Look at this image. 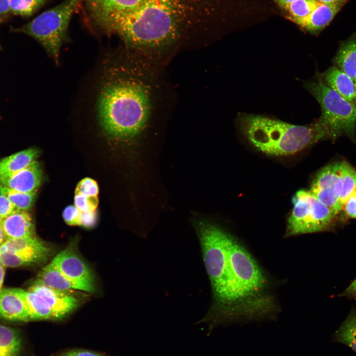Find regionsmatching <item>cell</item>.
<instances>
[{"mask_svg": "<svg viewBox=\"0 0 356 356\" xmlns=\"http://www.w3.org/2000/svg\"><path fill=\"white\" fill-rule=\"evenodd\" d=\"M98 205L97 196H87L75 194L74 206L82 212H95Z\"/></svg>", "mask_w": 356, "mask_h": 356, "instance_id": "28", "label": "cell"}, {"mask_svg": "<svg viewBox=\"0 0 356 356\" xmlns=\"http://www.w3.org/2000/svg\"><path fill=\"white\" fill-rule=\"evenodd\" d=\"M354 81L356 78V35L341 42L332 60Z\"/></svg>", "mask_w": 356, "mask_h": 356, "instance_id": "19", "label": "cell"}, {"mask_svg": "<svg viewBox=\"0 0 356 356\" xmlns=\"http://www.w3.org/2000/svg\"><path fill=\"white\" fill-rule=\"evenodd\" d=\"M39 154L36 148H31L3 158L0 160V178L9 176L28 167Z\"/></svg>", "mask_w": 356, "mask_h": 356, "instance_id": "21", "label": "cell"}, {"mask_svg": "<svg viewBox=\"0 0 356 356\" xmlns=\"http://www.w3.org/2000/svg\"><path fill=\"white\" fill-rule=\"evenodd\" d=\"M228 254L235 292L240 300L262 288L264 277L251 256L231 236Z\"/></svg>", "mask_w": 356, "mask_h": 356, "instance_id": "9", "label": "cell"}, {"mask_svg": "<svg viewBox=\"0 0 356 356\" xmlns=\"http://www.w3.org/2000/svg\"><path fill=\"white\" fill-rule=\"evenodd\" d=\"M59 356H108L103 354L85 349H73L61 353Z\"/></svg>", "mask_w": 356, "mask_h": 356, "instance_id": "33", "label": "cell"}, {"mask_svg": "<svg viewBox=\"0 0 356 356\" xmlns=\"http://www.w3.org/2000/svg\"><path fill=\"white\" fill-rule=\"evenodd\" d=\"M50 249L35 236L18 239H6L0 245V263L15 267L43 261Z\"/></svg>", "mask_w": 356, "mask_h": 356, "instance_id": "10", "label": "cell"}, {"mask_svg": "<svg viewBox=\"0 0 356 356\" xmlns=\"http://www.w3.org/2000/svg\"><path fill=\"white\" fill-rule=\"evenodd\" d=\"M22 345L18 330L0 325V356H18Z\"/></svg>", "mask_w": 356, "mask_h": 356, "instance_id": "22", "label": "cell"}, {"mask_svg": "<svg viewBox=\"0 0 356 356\" xmlns=\"http://www.w3.org/2000/svg\"><path fill=\"white\" fill-rule=\"evenodd\" d=\"M34 283L64 292L72 290H81L79 286L67 278L51 263L40 271Z\"/></svg>", "mask_w": 356, "mask_h": 356, "instance_id": "20", "label": "cell"}, {"mask_svg": "<svg viewBox=\"0 0 356 356\" xmlns=\"http://www.w3.org/2000/svg\"><path fill=\"white\" fill-rule=\"evenodd\" d=\"M351 218H356V187L343 205L342 209Z\"/></svg>", "mask_w": 356, "mask_h": 356, "instance_id": "31", "label": "cell"}, {"mask_svg": "<svg viewBox=\"0 0 356 356\" xmlns=\"http://www.w3.org/2000/svg\"><path fill=\"white\" fill-rule=\"evenodd\" d=\"M341 296L347 297H356V278L348 288L340 295Z\"/></svg>", "mask_w": 356, "mask_h": 356, "instance_id": "36", "label": "cell"}, {"mask_svg": "<svg viewBox=\"0 0 356 356\" xmlns=\"http://www.w3.org/2000/svg\"><path fill=\"white\" fill-rule=\"evenodd\" d=\"M91 19L131 9L143 0H84Z\"/></svg>", "mask_w": 356, "mask_h": 356, "instance_id": "18", "label": "cell"}, {"mask_svg": "<svg viewBox=\"0 0 356 356\" xmlns=\"http://www.w3.org/2000/svg\"><path fill=\"white\" fill-rule=\"evenodd\" d=\"M292 203L293 208L287 224L289 235L325 230L331 226L336 216L310 190L298 191Z\"/></svg>", "mask_w": 356, "mask_h": 356, "instance_id": "7", "label": "cell"}, {"mask_svg": "<svg viewBox=\"0 0 356 356\" xmlns=\"http://www.w3.org/2000/svg\"><path fill=\"white\" fill-rule=\"evenodd\" d=\"M305 87L319 104L321 113L318 119L329 130L332 140L345 135L356 142V105L327 86L318 73L305 82Z\"/></svg>", "mask_w": 356, "mask_h": 356, "instance_id": "6", "label": "cell"}, {"mask_svg": "<svg viewBox=\"0 0 356 356\" xmlns=\"http://www.w3.org/2000/svg\"><path fill=\"white\" fill-rule=\"evenodd\" d=\"M6 239H18L35 236L32 218L27 211L15 210L0 220Z\"/></svg>", "mask_w": 356, "mask_h": 356, "instance_id": "16", "label": "cell"}, {"mask_svg": "<svg viewBox=\"0 0 356 356\" xmlns=\"http://www.w3.org/2000/svg\"><path fill=\"white\" fill-rule=\"evenodd\" d=\"M15 209L10 201L5 196L0 194V220L13 213Z\"/></svg>", "mask_w": 356, "mask_h": 356, "instance_id": "32", "label": "cell"}, {"mask_svg": "<svg viewBox=\"0 0 356 356\" xmlns=\"http://www.w3.org/2000/svg\"><path fill=\"white\" fill-rule=\"evenodd\" d=\"M11 13L8 0H0V24Z\"/></svg>", "mask_w": 356, "mask_h": 356, "instance_id": "35", "label": "cell"}, {"mask_svg": "<svg viewBox=\"0 0 356 356\" xmlns=\"http://www.w3.org/2000/svg\"><path fill=\"white\" fill-rule=\"evenodd\" d=\"M339 169L342 184L340 201L343 207L356 187V170L346 161L339 162Z\"/></svg>", "mask_w": 356, "mask_h": 356, "instance_id": "24", "label": "cell"}, {"mask_svg": "<svg viewBox=\"0 0 356 356\" xmlns=\"http://www.w3.org/2000/svg\"><path fill=\"white\" fill-rule=\"evenodd\" d=\"M280 6L285 4L290 3L296 0H274Z\"/></svg>", "mask_w": 356, "mask_h": 356, "instance_id": "39", "label": "cell"}, {"mask_svg": "<svg viewBox=\"0 0 356 356\" xmlns=\"http://www.w3.org/2000/svg\"><path fill=\"white\" fill-rule=\"evenodd\" d=\"M43 179V172L37 161L9 176L0 178V184L22 192H37Z\"/></svg>", "mask_w": 356, "mask_h": 356, "instance_id": "13", "label": "cell"}, {"mask_svg": "<svg viewBox=\"0 0 356 356\" xmlns=\"http://www.w3.org/2000/svg\"><path fill=\"white\" fill-rule=\"evenodd\" d=\"M324 83L348 101L356 105L355 81L335 65L320 74Z\"/></svg>", "mask_w": 356, "mask_h": 356, "instance_id": "17", "label": "cell"}, {"mask_svg": "<svg viewBox=\"0 0 356 356\" xmlns=\"http://www.w3.org/2000/svg\"><path fill=\"white\" fill-rule=\"evenodd\" d=\"M337 342L344 344L356 353V314L351 313L335 334Z\"/></svg>", "mask_w": 356, "mask_h": 356, "instance_id": "25", "label": "cell"}, {"mask_svg": "<svg viewBox=\"0 0 356 356\" xmlns=\"http://www.w3.org/2000/svg\"><path fill=\"white\" fill-rule=\"evenodd\" d=\"M99 192L97 182L89 178H85L80 180L75 189V194L87 196H97Z\"/></svg>", "mask_w": 356, "mask_h": 356, "instance_id": "29", "label": "cell"}, {"mask_svg": "<svg viewBox=\"0 0 356 356\" xmlns=\"http://www.w3.org/2000/svg\"><path fill=\"white\" fill-rule=\"evenodd\" d=\"M339 162L322 168L313 179L310 191L335 215L342 209L340 201L342 190Z\"/></svg>", "mask_w": 356, "mask_h": 356, "instance_id": "11", "label": "cell"}, {"mask_svg": "<svg viewBox=\"0 0 356 356\" xmlns=\"http://www.w3.org/2000/svg\"><path fill=\"white\" fill-rule=\"evenodd\" d=\"M0 316L13 321H30L23 290L2 289L0 293Z\"/></svg>", "mask_w": 356, "mask_h": 356, "instance_id": "14", "label": "cell"}, {"mask_svg": "<svg viewBox=\"0 0 356 356\" xmlns=\"http://www.w3.org/2000/svg\"><path fill=\"white\" fill-rule=\"evenodd\" d=\"M11 13L30 16L43 6L46 0H8Z\"/></svg>", "mask_w": 356, "mask_h": 356, "instance_id": "27", "label": "cell"}, {"mask_svg": "<svg viewBox=\"0 0 356 356\" xmlns=\"http://www.w3.org/2000/svg\"><path fill=\"white\" fill-rule=\"evenodd\" d=\"M239 127L258 150L275 156L296 154L313 143L331 139L327 127L318 119L308 125H297L255 114H241Z\"/></svg>", "mask_w": 356, "mask_h": 356, "instance_id": "3", "label": "cell"}, {"mask_svg": "<svg viewBox=\"0 0 356 356\" xmlns=\"http://www.w3.org/2000/svg\"><path fill=\"white\" fill-rule=\"evenodd\" d=\"M23 295L30 320H58L66 316L79 305V300L67 292L34 283Z\"/></svg>", "mask_w": 356, "mask_h": 356, "instance_id": "8", "label": "cell"}, {"mask_svg": "<svg viewBox=\"0 0 356 356\" xmlns=\"http://www.w3.org/2000/svg\"><path fill=\"white\" fill-rule=\"evenodd\" d=\"M219 0H143L131 9L101 17L99 29L118 36L136 53L162 51L192 34L209 32Z\"/></svg>", "mask_w": 356, "mask_h": 356, "instance_id": "1", "label": "cell"}, {"mask_svg": "<svg viewBox=\"0 0 356 356\" xmlns=\"http://www.w3.org/2000/svg\"><path fill=\"white\" fill-rule=\"evenodd\" d=\"M37 192H22L0 185V193L6 197L15 210L27 211L33 206Z\"/></svg>", "mask_w": 356, "mask_h": 356, "instance_id": "23", "label": "cell"}, {"mask_svg": "<svg viewBox=\"0 0 356 356\" xmlns=\"http://www.w3.org/2000/svg\"><path fill=\"white\" fill-rule=\"evenodd\" d=\"M354 81H355V86H356V78Z\"/></svg>", "mask_w": 356, "mask_h": 356, "instance_id": "40", "label": "cell"}, {"mask_svg": "<svg viewBox=\"0 0 356 356\" xmlns=\"http://www.w3.org/2000/svg\"><path fill=\"white\" fill-rule=\"evenodd\" d=\"M195 226L214 299V305L205 318L214 322L224 321L229 318L230 307L238 301L229 266L230 235L207 221H199Z\"/></svg>", "mask_w": 356, "mask_h": 356, "instance_id": "4", "label": "cell"}, {"mask_svg": "<svg viewBox=\"0 0 356 356\" xmlns=\"http://www.w3.org/2000/svg\"><path fill=\"white\" fill-rule=\"evenodd\" d=\"M84 0H64L14 31L26 34L37 40L55 64L59 65L60 49L67 40L71 18Z\"/></svg>", "mask_w": 356, "mask_h": 356, "instance_id": "5", "label": "cell"}, {"mask_svg": "<svg viewBox=\"0 0 356 356\" xmlns=\"http://www.w3.org/2000/svg\"><path fill=\"white\" fill-rule=\"evenodd\" d=\"M320 3L326 4L344 3L345 0H316Z\"/></svg>", "mask_w": 356, "mask_h": 356, "instance_id": "37", "label": "cell"}, {"mask_svg": "<svg viewBox=\"0 0 356 356\" xmlns=\"http://www.w3.org/2000/svg\"><path fill=\"white\" fill-rule=\"evenodd\" d=\"M96 217L95 212H82L81 225L86 227H91L96 222Z\"/></svg>", "mask_w": 356, "mask_h": 356, "instance_id": "34", "label": "cell"}, {"mask_svg": "<svg viewBox=\"0 0 356 356\" xmlns=\"http://www.w3.org/2000/svg\"><path fill=\"white\" fill-rule=\"evenodd\" d=\"M82 212L75 206L67 207L63 212L64 221L70 225H81Z\"/></svg>", "mask_w": 356, "mask_h": 356, "instance_id": "30", "label": "cell"}, {"mask_svg": "<svg viewBox=\"0 0 356 356\" xmlns=\"http://www.w3.org/2000/svg\"><path fill=\"white\" fill-rule=\"evenodd\" d=\"M343 4L341 3L326 4L320 2L308 16L292 21L309 32L316 33L328 25Z\"/></svg>", "mask_w": 356, "mask_h": 356, "instance_id": "15", "label": "cell"}, {"mask_svg": "<svg viewBox=\"0 0 356 356\" xmlns=\"http://www.w3.org/2000/svg\"><path fill=\"white\" fill-rule=\"evenodd\" d=\"M64 276L79 286L82 291L95 290L94 276L75 249L70 246L60 252L51 262Z\"/></svg>", "mask_w": 356, "mask_h": 356, "instance_id": "12", "label": "cell"}, {"mask_svg": "<svg viewBox=\"0 0 356 356\" xmlns=\"http://www.w3.org/2000/svg\"><path fill=\"white\" fill-rule=\"evenodd\" d=\"M319 3L316 0H296L280 6L287 12V18L292 21L306 17Z\"/></svg>", "mask_w": 356, "mask_h": 356, "instance_id": "26", "label": "cell"}, {"mask_svg": "<svg viewBox=\"0 0 356 356\" xmlns=\"http://www.w3.org/2000/svg\"><path fill=\"white\" fill-rule=\"evenodd\" d=\"M134 54L126 48L105 54L90 82L86 115L112 139L136 136L150 117V88Z\"/></svg>", "mask_w": 356, "mask_h": 356, "instance_id": "2", "label": "cell"}, {"mask_svg": "<svg viewBox=\"0 0 356 356\" xmlns=\"http://www.w3.org/2000/svg\"><path fill=\"white\" fill-rule=\"evenodd\" d=\"M4 275V269L3 266L0 263V293L2 290V286L3 282Z\"/></svg>", "mask_w": 356, "mask_h": 356, "instance_id": "38", "label": "cell"}]
</instances>
